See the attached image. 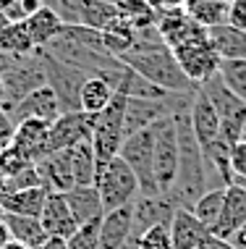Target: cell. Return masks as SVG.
<instances>
[{
	"mask_svg": "<svg viewBox=\"0 0 246 249\" xmlns=\"http://www.w3.org/2000/svg\"><path fill=\"white\" fill-rule=\"evenodd\" d=\"M121 63H126L134 73L144 79V82L155 84L157 89L173 92V95H189V92H197L199 87L191 84L189 79L183 76L181 66H178L176 55H173L170 48H152V50H136V53H126V55L118 58Z\"/></svg>",
	"mask_w": 246,
	"mask_h": 249,
	"instance_id": "1",
	"label": "cell"
},
{
	"mask_svg": "<svg viewBox=\"0 0 246 249\" xmlns=\"http://www.w3.org/2000/svg\"><path fill=\"white\" fill-rule=\"evenodd\" d=\"M123 113H126V95L115 92L113 100L97 116H92V152L97 158V171L118 158V150L123 144Z\"/></svg>",
	"mask_w": 246,
	"mask_h": 249,
	"instance_id": "2",
	"label": "cell"
},
{
	"mask_svg": "<svg viewBox=\"0 0 246 249\" xmlns=\"http://www.w3.org/2000/svg\"><path fill=\"white\" fill-rule=\"evenodd\" d=\"M118 158L131 168L139 181V194L144 197H163L155 181V129H144L123 139Z\"/></svg>",
	"mask_w": 246,
	"mask_h": 249,
	"instance_id": "3",
	"label": "cell"
},
{
	"mask_svg": "<svg viewBox=\"0 0 246 249\" xmlns=\"http://www.w3.org/2000/svg\"><path fill=\"white\" fill-rule=\"evenodd\" d=\"M95 189L99 194V199H102V210L110 213V210H118V207L131 205L139 197V181L131 173V168L121 158H115L97 171Z\"/></svg>",
	"mask_w": 246,
	"mask_h": 249,
	"instance_id": "4",
	"label": "cell"
},
{
	"mask_svg": "<svg viewBox=\"0 0 246 249\" xmlns=\"http://www.w3.org/2000/svg\"><path fill=\"white\" fill-rule=\"evenodd\" d=\"M37 58L45 71V84L55 92L58 103H61V113H76L79 110V92H82L84 82L89 79V73L61 63V60H55L45 50H37Z\"/></svg>",
	"mask_w": 246,
	"mask_h": 249,
	"instance_id": "5",
	"label": "cell"
},
{
	"mask_svg": "<svg viewBox=\"0 0 246 249\" xmlns=\"http://www.w3.org/2000/svg\"><path fill=\"white\" fill-rule=\"evenodd\" d=\"M202 89H204V95L210 97L217 118H220V137L225 142L236 144L244 134V126H246V103L238 100L233 92L223 84L220 76H212L210 82H204Z\"/></svg>",
	"mask_w": 246,
	"mask_h": 249,
	"instance_id": "6",
	"label": "cell"
},
{
	"mask_svg": "<svg viewBox=\"0 0 246 249\" xmlns=\"http://www.w3.org/2000/svg\"><path fill=\"white\" fill-rule=\"evenodd\" d=\"M155 181L163 197H168L178 178V139L173 118H163L155 126Z\"/></svg>",
	"mask_w": 246,
	"mask_h": 249,
	"instance_id": "7",
	"label": "cell"
},
{
	"mask_svg": "<svg viewBox=\"0 0 246 249\" xmlns=\"http://www.w3.org/2000/svg\"><path fill=\"white\" fill-rule=\"evenodd\" d=\"M178 66H181L183 76L189 79L191 84L202 87L204 82H210L212 76H217L220 71V55L212 50L210 39H202V42H191L183 45V48L173 50Z\"/></svg>",
	"mask_w": 246,
	"mask_h": 249,
	"instance_id": "8",
	"label": "cell"
},
{
	"mask_svg": "<svg viewBox=\"0 0 246 249\" xmlns=\"http://www.w3.org/2000/svg\"><path fill=\"white\" fill-rule=\"evenodd\" d=\"M92 139V116L76 110V113H61L55 121L50 124V134H48V150L61 152V150H71V147L89 142Z\"/></svg>",
	"mask_w": 246,
	"mask_h": 249,
	"instance_id": "9",
	"label": "cell"
},
{
	"mask_svg": "<svg viewBox=\"0 0 246 249\" xmlns=\"http://www.w3.org/2000/svg\"><path fill=\"white\" fill-rule=\"evenodd\" d=\"M48 134H50V124L37 118H26L21 124L13 126V137H11V150L24 158L26 163L37 165L39 160H45L50 155L48 150Z\"/></svg>",
	"mask_w": 246,
	"mask_h": 249,
	"instance_id": "10",
	"label": "cell"
},
{
	"mask_svg": "<svg viewBox=\"0 0 246 249\" xmlns=\"http://www.w3.org/2000/svg\"><path fill=\"white\" fill-rule=\"evenodd\" d=\"M157 32H160L165 48H170V50L207 39V29H202L186 11L157 13Z\"/></svg>",
	"mask_w": 246,
	"mask_h": 249,
	"instance_id": "11",
	"label": "cell"
},
{
	"mask_svg": "<svg viewBox=\"0 0 246 249\" xmlns=\"http://www.w3.org/2000/svg\"><path fill=\"white\" fill-rule=\"evenodd\" d=\"M176 207L168 197H139L131 202V241H136L144 231H149L152 226H168Z\"/></svg>",
	"mask_w": 246,
	"mask_h": 249,
	"instance_id": "12",
	"label": "cell"
},
{
	"mask_svg": "<svg viewBox=\"0 0 246 249\" xmlns=\"http://www.w3.org/2000/svg\"><path fill=\"white\" fill-rule=\"evenodd\" d=\"M244 226H246V186L241 181H236V184L225 186L220 220L210 228V233L223 241H230Z\"/></svg>",
	"mask_w": 246,
	"mask_h": 249,
	"instance_id": "13",
	"label": "cell"
},
{
	"mask_svg": "<svg viewBox=\"0 0 246 249\" xmlns=\"http://www.w3.org/2000/svg\"><path fill=\"white\" fill-rule=\"evenodd\" d=\"M58 116H61V103H58L55 92H52L48 84L39 87V89H34V92H29V95L8 113L13 126L21 124V121H26V118H37V121H45V124H52Z\"/></svg>",
	"mask_w": 246,
	"mask_h": 249,
	"instance_id": "14",
	"label": "cell"
},
{
	"mask_svg": "<svg viewBox=\"0 0 246 249\" xmlns=\"http://www.w3.org/2000/svg\"><path fill=\"white\" fill-rule=\"evenodd\" d=\"M39 223H42L45 233L50 239H68L71 233L76 231V220H74V213H71L68 202H66V194L61 192H50L48 199H45V207L39 213Z\"/></svg>",
	"mask_w": 246,
	"mask_h": 249,
	"instance_id": "15",
	"label": "cell"
},
{
	"mask_svg": "<svg viewBox=\"0 0 246 249\" xmlns=\"http://www.w3.org/2000/svg\"><path fill=\"white\" fill-rule=\"evenodd\" d=\"M37 171H39V178H42V186L48 192L66 194L68 189H74V173H71V152L68 150L52 152L45 160H39Z\"/></svg>",
	"mask_w": 246,
	"mask_h": 249,
	"instance_id": "16",
	"label": "cell"
},
{
	"mask_svg": "<svg viewBox=\"0 0 246 249\" xmlns=\"http://www.w3.org/2000/svg\"><path fill=\"white\" fill-rule=\"evenodd\" d=\"M189 118H191V129H194L199 144H210L220 137V118H217L215 107H212L210 97L204 95V89L199 87L194 100H191V110H189Z\"/></svg>",
	"mask_w": 246,
	"mask_h": 249,
	"instance_id": "17",
	"label": "cell"
},
{
	"mask_svg": "<svg viewBox=\"0 0 246 249\" xmlns=\"http://www.w3.org/2000/svg\"><path fill=\"white\" fill-rule=\"evenodd\" d=\"M129 236H131V205H126L102 215L97 249H121L129 241Z\"/></svg>",
	"mask_w": 246,
	"mask_h": 249,
	"instance_id": "18",
	"label": "cell"
},
{
	"mask_svg": "<svg viewBox=\"0 0 246 249\" xmlns=\"http://www.w3.org/2000/svg\"><path fill=\"white\" fill-rule=\"evenodd\" d=\"M168 228H170L173 249H197L199 244H202V239L210 233L207 228L194 218V213L183 210V207H176Z\"/></svg>",
	"mask_w": 246,
	"mask_h": 249,
	"instance_id": "19",
	"label": "cell"
},
{
	"mask_svg": "<svg viewBox=\"0 0 246 249\" xmlns=\"http://www.w3.org/2000/svg\"><path fill=\"white\" fill-rule=\"evenodd\" d=\"M207 39L220 60H246V32L230 24L207 29Z\"/></svg>",
	"mask_w": 246,
	"mask_h": 249,
	"instance_id": "20",
	"label": "cell"
},
{
	"mask_svg": "<svg viewBox=\"0 0 246 249\" xmlns=\"http://www.w3.org/2000/svg\"><path fill=\"white\" fill-rule=\"evenodd\" d=\"M66 202H68L71 213H74L76 226L92 223V220H99L105 215L102 199H99L95 186H74V189L66 192Z\"/></svg>",
	"mask_w": 246,
	"mask_h": 249,
	"instance_id": "21",
	"label": "cell"
},
{
	"mask_svg": "<svg viewBox=\"0 0 246 249\" xmlns=\"http://www.w3.org/2000/svg\"><path fill=\"white\" fill-rule=\"evenodd\" d=\"M48 189L45 186H34V189H21L13 194H0V207L5 215H26V218H39L48 199Z\"/></svg>",
	"mask_w": 246,
	"mask_h": 249,
	"instance_id": "22",
	"label": "cell"
},
{
	"mask_svg": "<svg viewBox=\"0 0 246 249\" xmlns=\"http://www.w3.org/2000/svg\"><path fill=\"white\" fill-rule=\"evenodd\" d=\"M5 226H8L11 241L21 244L26 249H39L48 244V233H45L39 218H26V215H3Z\"/></svg>",
	"mask_w": 246,
	"mask_h": 249,
	"instance_id": "23",
	"label": "cell"
},
{
	"mask_svg": "<svg viewBox=\"0 0 246 249\" xmlns=\"http://www.w3.org/2000/svg\"><path fill=\"white\" fill-rule=\"evenodd\" d=\"M26 32H29L32 42H34V48H48V45L55 39L58 35L63 32V21L58 18V13L50 8V5H42L37 13H32L29 18H26Z\"/></svg>",
	"mask_w": 246,
	"mask_h": 249,
	"instance_id": "24",
	"label": "cell"
},
{
	"mask_svg": "<svg viewBox=\"0 0 246 249\" xmlns=\"http://www.w3.org/2000/svg\"><path fill=\"white\" fill-rule=\"evenodd\" d=\"M102 45H105V50L110 53V55H115V58H121L126 55V53H131L134 50V42H136V29L131 26L126 18L121 16H115L113 21L105 26L102 32Z\"/></svg>",
	"mask_w": 246,
	"mask_h": 249,
	"instance_id": "25",
	"label": "cell"
},
{
	"mask_svg": "<svg viewBox=\"0 0 246 249\" xmlns=\"http://www.w3.org/2000/svg\"><path fill=\"white\" fill-rule=\"evenodd\" d=\"M113 95H115V92H113V87L105 82V79L89 76L84 82L82 92H79V110L86 113V116H97V113L113 100Z\"/></svg>",
	"mask_w": 246,
	"mask_h": 249,
	"instance_id": "26",
	"label": "cell"
},
{
	"mask_svg": "<svg viewBox=\"0 0 246 249\" xmlns=\"http://www.w3.org/2000/svg\"><path fill=\"white\" fill-rule=\"evenodd\" d=\"M34 50L37 48H34V42H32L24 21L0 26V53L16 55V58H26V55H34Z\"/></svg>",
	"mask_w": 246,
	"mask_h": 249,
	"instance_id": "27",
	"label": "cell"
},
{
	"mask_svg": "<svg viewBox=\"0 0 246 249\" xmlns=\"http://www.w3.org/2000/svg\"><path fill=\"white\" fill-rule=\"evenodd\" d=\"M71 173H74V186H95L97 178V158L92 152L89 142L71 147Z\"/></svg>",
	"mask_w": 246,
	"mask_h": 249,
	"instance_id": "28",
	"label": "cell"
},
{
	"mask_svg": "<svg viewBox=\"0 0 246 249\" xmlns=\"http://www.w3.org/2000/svg\"><path fill=\"white\" fill-rule=\"evenodd\" d=\"M183 11L189 13L202 29H212V26L225 24L228 3H220V0H189Z\"/></svg>",
	"mask_w": 246,
	"mask_h": 249,
	"instance_id": "29",
	"label": "cell"
},
{
	"mask_svg": "<svg viewBox=\"0 0 246 249\" xmlns=\"http://www.w3.org/2000/svg\"><path fill=\"white\" fill-rule=\"evenodd\" d=\"M223 199H225V189H207L199 197L194 205H191V213H194V218L202 223L204 228H210L220 220V213H223Z\"/></svg>",
	"mask_w": 246,
	"mask_h": 249,
	"instance_id": "30",
	"label": "cell"
},
{
	"mask_svg": "<svg viewBox=\"0 0 246 249\" xmlns=\"http://www.w3.org/2000/svg\"><path fill=\"white\" fill-rule=\"evenodd\" d=\"M118 16L126 18L136 32L157 26V11L152 8L147 0H121L118 3Z\"/></svg>",
	"mask_w": 246,
	"mask_h": 249,
	"instance_id": "31",
	"label": "cell"
},
{
	"mask_svg": "<svg viewBox=\"0 0 246 249\" xmlns=\"http://www.w3.org/2000/svg\"><path fill=\"white\" fill-rule=\"evenodd\" d=\"M115 16H118V5L99 3V0H84L82 26H86V29H95V32H102Z\"/></svg>",
	"mask_w": 246,
	"mask_h": 249,
	"instance_id": "32",
	"label": "cell"
},
{
	"mask_svg": "<svg viewBox=\"0 0 246 249\" xmlns=\"http://www.w3.org/2000/svg\"><path fill=\"white\" fill-rule=\"evenodd\" d=\"M217 76L238 100L246 103V60H220Z\"/></svg>",
	"mask_w": 246,
	"mask_h": 249,
	"instance_id": "33",
	"label": "cell"
},
{
	"mask_svg": "<svg viewBox=\"0 0 246 249\" xmlns=\"http://www.w3.org/2000/svg\"><path fill=\"white\" fill-rule=\"evenodd\" d=\"M34 186H42L37 165H24L18 173H13L11 178L3 181V192L0 194H13V192H21V189H34Z\"/></svg>",
	"mask_w": 246,
	"mask_h": 249,
	"instance_id": "34",
	"label": "cell"
},
{
	"mask_svg": "<svg viewBox=\"0 0 246 249\" xmlns=\"http://www.w3.org/2000/svg\"><path fill=\"white\" fill-rule=\"evenodd\" d=\"M102 220V218H99ZM99 220H92V223L79 226L68 239H66V249H97L99 241Z\"/></svg>",
	"mask_w": 246,
	"mask_h": 249,
	"instance_id": "35",
	"label": "cell"
},
{
	"mask_svg": "<svg viewBox=\"0 0 246 249\" xmlns=\"http://www.w3.org/2000/svg\"><path fill=\"white\" fill-rule=\"evenodd\" d=\"M131 241V239H129ZM136 249H173V241H170V228L168 226H152L149 231H144L136 241Z\"/></svg>",
	"mask_w": 246,
	"mask_h": 249,
	"instance_id": "36",
	"label": "cell"
},
{
	"mask_svg": "<svg viewBox=\"0 0 246 249\" xmlns=\"http://www.w3.org/2000/svg\"><path fill=\"white\" fill-rule=\"evenodd\" d=\"M230 171H233L236 181L246 178V139H238L230 150Z\"/></svg>",
	"mask_w": 246,
	"mask_h": 249,
	"instance_id": "37",
	"label": "cell"
},
{
	"mask_svg": "<svg viewBox=\"0 0 246 249\" xmlns=\"http://www.w3.org/2000/svg\"><path fill=\"white\" fill-rule=\"evenodd\" d=\"M225 24H230V26H236V29L246 32V0H230Z\"/></svg>",
	"mask_w": 246,
	"mask_h": 249,
	"instance_id": "38",
	"label": "cell"
},
{
	"mask_svg": "<svg viewBox=\"0 0 246 249\" xmlns=\"http://www.w3.org/2000/svg\"><path fill=\"white\" fill-rule=\"evenodd\" d=\"M157 13H170V11H183L186 0H147Z\"/></svg>",
	"mask_w": 246,
	"mask_h": 249,
	"instance_id": "39",
	"label": "cell"
},
{
	"mask_svg": "<svg viewBox=\"0 0 246 249\" xmlns=\"http://www.w3.org/2000/svg\"><path fill=\"white\" fill-rule=\"evenodd\" d=\"M197 249H236V247L230 244V241H223V239H217V236H212V233H207Z\"/></svg>",
	"mask_w": 246,
	"mask_h": 249,
	"instance_id": "40",
	"label": "cell"
},
{
	"mask_svg": "<svg viewBox=\"0 0 246 249\" xmlns=\"http://www.w3.org/2000/svg\"><path fill=\"white\" fill-rule=\"evenodd\" d=\"M42 0H18V8H21V13H24V18H29L32 13H37L39 8H42Z\"/></svg>",
	"mask_w": 246,
	"mask_h": 249,
	"instance_id": "41",
	"label": "cell"
},
{
	"mask_svg": "<svg viewBox=\"0 0 246 249\" xmlns=\"http://www.w3.org/2000/svg\"><path fill=\"white\" fill-rule=\"evenodd\" d=\"M0 137L3 139L13 137V121L8 118V113H3V110H0Z\"/></svg>",
	"mask_w": 246,
	"mask_h": 249,
	"instance_id": "42",
	"label": "cell"
},
{
	"mask_svg": "<svg viewBox=\"0 0 246 249\" xmlns=\"http://www.w3.org/2000/svg\"><path fill=\"white\" fill-rule=\"evenodd\" d=\"M11 241V233H8V226H5V220L0 218V249H3L5 244Z\"/></svg>",
	"mask_w": 246,
	"mask_h": 249,
	"instance_id": "43",
	"label": "cell"
},
{
	"mask_svg": "<svg viewBox=\"0 0 246 249\" xmlns=\"http://www.w3.org/2000/svg\"><path fill=\"white\" fill-rule=\"evenodd\" d=\"M39 249H66V241L63 239H48V244L39 247Z\"/></svg>",
	"mask_w": 246,
	"mask_h": 249,
	"instance_id": "44",
	"label": "cell"
},
{
	"mask_svg": "<svg viewBox=\"0 0 246 249\" xmlns=\"http://www.w3.org/2000/svg\"><path fill=\"white\" fill-rule=\"evenodd\" d=\"M11 147V139H3L0 137V160H3V155H5V150Z\"/></svg>",
	"mask_w": 246,
	"mask_h": 249,
	"instance_id": "45",
	"label": "cell"
},
{
	"mask_svg": "<svg viewBox=\"0 0 246 249\" xmlns=\"http://www.w3.org/2000/svg\"><path fill=\"white\" fill-rule=\"evenodd\" d=\"M3 249H26V247H21V244H16V241H8Z\"/></svg>",
	"mask_w": 246,
	"mask_h": 249,
	"instance_id": "46",
	"label": "cell"
},
{
	"mask_svg": "<svg viewBox=\"0 0 246 249\" xmlns=\"http://www.w3.org/2000/svg\"><path fill=\"white\" fill-rule=\"evenodd\" d=\"M3 97H5V87H3V79H0V105H3Z\"/></svg>",
	"mask_w": 246,
	"mask_h": 249,
	"instance_id": "47",
	"label": "cell"
},
{
	"mask_svg": "<svg viewBox=\"0 0 246 249\" xmlns=\"http://www.w3.org/2000/svg\"><path fill=\"white\" fill-rule=\"evenodd\" d=\"M121 249H136V244H134V241H126V244H123Z\"/></svg>",
	"mask_w": 246,
	"mask_h": 249,
	"instance_id": "48",
	"label": "cell"
},
{
	"mask_svg": "<svg viewBox=\"0 0 246 249\" xmlns=\"http://www.w3.org/2000/svg\"><path fill=\"white\" fill-rule=\"evenodd\" d=\"M99 3H110V5H118L121 0H99Z\"/></svg>",
	"mask_w": 246,
	"mask_h": 249,
	"instance_id": "49",
	"label": "cell"
},
{
	"mask_svg": "<svg viewBox=\"0 0 246 249\" xmlns=\"http://www.w3.org/2000/svg\"><path fill=\"white\" fill-rule=\"evenodd\" d=\"M241 139H246V126H244V134H241Z\"/></svg>",
	"mask_w": 246,
	"mask_h": 249,
	"instance_id": "50",
	"label": "cell"
},
{
	"mask_svg": "<svg viewBox=\"0 0 246 249\" xmlns=\"http://www.w3.org/2000/svg\"><path fill=\"white\" fill-rule=\"evenodd\" d=\"M3 215H5V213H3V207H0V218H3Z\"/></svg>",
	"mask_w": 246,
	"mask_h": 249,
	"instance_id": "51",
	"label": "cell"
},
{
	"mask_svg": "<svg viewBox=\"0 0 246 249\" xmlns=\"http://www.w3.org/2000/svg\"><path fill=\"white\" fill-rule=\"evenodd\" d=\"M3 24H5V21H3V16H0V26H3Z\"/></svg>",
	"mask_w": 246,
	"mask_h": 249,
	"instance_id": "52",
	"label": "cell"
},
{
	"mask_svg": "<svg viewBox=\"0 0 246 249\" xmlns=\"http://www.w3.org/2000/svg\"><path fill=\"white\" fill-rule=\"evenodd\" d=\"M220 3H230V0H220Z\"/></svg>",
	"mask_w": 246,
	"mask_h": 249,
	"instance_id": "53",
	"label": "cell"
},
{
	"mask_svg": "<svg viewBox=\"0 0 246 249\" xmlns=\"http://www.w3.org/2000/svg\"><path fill=\"white\" fill-rule=\"evenodd\" d=\"M241 184H244V186H246V178H244V181H241Z\"/></svg>",
	"mask_w": 246,
	"mask_h": 249,
	"instance_id": "54",
	"label": "cell"
},
{
	"mask_svg": "<svg viewBox=\"0 0 246 249\" xmlns=\"http://www.w3.org/2000/svg\"><path fill=\"white\" fill-rule=\"evenodd\" d=\"M42 3H45V0H42Z\"/></svg>",
	"mask_w": 246,
	"mask_h": 249,
	"instance_id": "55",
	"label": "cell"
}]
</instances>
